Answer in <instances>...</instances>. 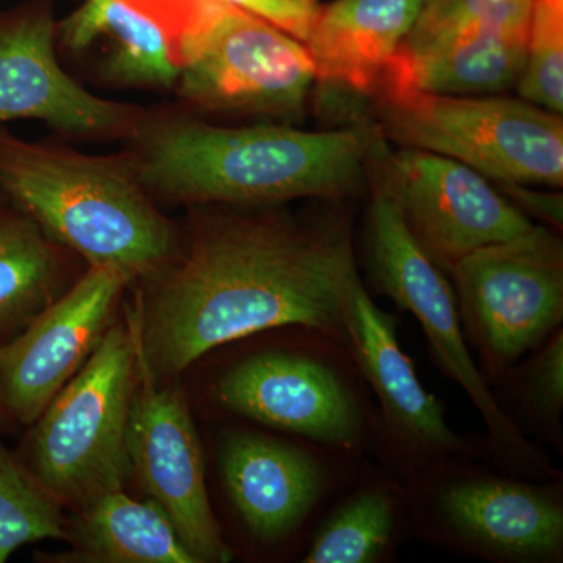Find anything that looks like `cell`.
Segmentation results:
<instances>
[{
    "label": "cell",
    "mask_w": 563,
    "mask_h": 563,
    "mask_svg": "<svg viewBox=\"0 0 563 563\" xmlns=\"http://www.w3.org/2000/svg\"><path fill=\"white\" fill-rule=\"evenodd\" d=\"M358 276L344 218H218L136 320L140 361L154 377L172 376L214 347L287 325L344 344V302Z\"/></svg>",
    "instance_id": "cell-1"
},
{
    "label": "cell",
    "mask_w": 563,
    "mask_h": 563,
    "mask_svg": "<svg viewBox=\"0 0 563 563\" xmlns=\"http://www.w3.org/2000/svg\"><path fill=\"white\" fill-rule=\"evenodd\" d=\"M377 140L365 128L307 132L174 121L147 135L133 172L140 184L181 202L333 201L361 187Z\"/></svg>",
    "instance_id": "cell-2"
},
{
    "label": "cell",
    "mask_w": 563,
    "mask_h": 563,
    "mask_svg": "<svg viewBox=\"0 0 563 563\" xmlns=\"http://www.w3.org/2000/svg\"><path fill=\"white\" fill-rule=\"evenodd\" d=\"M0 191L90 266L132 277L168 261L174 235L128 168L107 158L51 150L0 129Z\"/></svg>",
    "instance_id": "cell-3"
},
{
    "label": "cell",
    "mask_w": 563,
    "mask_h": 563,
    "mask_svg": "<svg viewBox=\"0 0 563 563\" xmlns=\"http://www.w3.org/2000/svg\"><path fill=\"white\" fill-rule=\"evenodd\" d=\"M374 101L380 135L398 146L454 158L493 184L563 185L561 114L498 95L379 90Z\"/></svg>",
    "instance_id": "cell-4"
},
{
    "label": "cell",
    "mask_w": 563,
    "mask_h": 563,
    "mask_svg": "<svg viewBox=\"0 0 563 563\" xmlns=\"http://www.w3.org/2000/svg\"><path fill=\"white\" fill-rule=\"evenodd\" d=\"M139 377L135 325H109L79 372L35 421L32 472L62 504L80 507L132 476L128 424Z\"/></svg>",
    "instance_id": "cell-5"
},
{
    "label": "cell",
    "mask_w": 563,
    "mask_h": 563,
    "mask_svg": "<svg viewBox=\"0 0 563 563\" xmlns=\"http://www.w3.org/2000/svg\"><path fill=\"white\" fill-rule=\"evenodd\" d=\"M365 244L374 287L420 322L433 362L448 379L466 393L487 426L488 443L495 457L514 476L555 479L558 474L550 462L544 461L503 409L472 357L453 285L413 239L398 206L377 179L373 181Z\"/></svg>",
    "instance_id": "cell-6"
},
{
    "label": "cell",
    "mask_w": 563,
    "mask_h": 563,
    "mask_svg": "<svg viewBox=\"0 0 563 563\" xmlns=\"http://www.w3.org/2000/svg\"><path fill=\"white\" fill-rule=\"evenodd\" d=\"M410 485L418 528L433 543L492 562L562 561L558 479L503 476L451 459L417 470Z\"/></svg>",
    "instance_id": "cell-7"
},
{
    "label": "cell",
    "mask_w": 563,
    "mask_h": 563,
    "mask_svg": "<svg viewBox=\"0 0 563 563\" xmlns=\"http://www.w3.org/2000/svg\"><path fill=\"white\" fill-rule=\"evenodd\" d=\"M450 274L463 333L488 384L562 328L563 243L548 225L474 251Z\"/></svg>",
    "instance_id": "cell-8"
},
{
    "label": "cell",
    "mask_w": 563,
    "mask_h": 563,
    "mask_svg": "<svg viewBox=\"0 0 563 563\" xmlns=\"http://www.w3.org/2000/svg\"><path fill=\"white\" fill-rule=\"evenodd\" d=\"M177 66L184 98L225 113L296 120L317 85L302 41L225 0L181 47Z\"/></svg>",
    "instance_id": "cell-9"
},
{
    "label": "cell",
    "mask_w": 563,
    "mask_h": 563,
    "mask_svg": "<svg viewBox=\"0 0 563 563\" xmlns=\"http://www.w3.org/2000/svg\"><path fill=\"white\" fill-rule=\"evenodd\" d=\"M372 163L407 229L443 272L533 225L488 177L454 158L412 147L391 152L379 136Z\"/></svg>",
    "instance_id": "cell-10"
},
{
    "label": "cell",
    "mask_w": 563,
    "mask_h": 563,
    "mask_svg": "<svg viewBox=\"0 0 563 563\" xmlns=\"http://www.w3.org/2000/svg\"><path fill=\"white\" fill-rule=\"evenodd\" d=\"M214 398L229 412L335 450H358L372 432L355 385L320 351L250 355L222 374Z\"/></svg>",
    "instance_id": "cell-11"
},
{
    "label": "cell",
    "mask_w": 563,
    "mask_h": 563,
    "mask_svg": "<svg viewBox=\"0 0 563 563\" xmlns=\"http://www.w3.org/2000/svg\"><path fill=\"white\" fill-rule=\"evenodd\" d=\"M128 424L132 476L172 521L196 562L224 563L232 551L211 510L198 431L184 396L158 388L140 361Z\"/></svg>",
    "instance_id": "cell-12"
},
{
    "label": "cell",
    "mask_w": 563,
    "mask_h": 563,
    "mask_svg": "<svg viewBox=\"0 0 563 563\" xmlns=\"http://www.w3.org/2000/svg\"><path fill=\"white\" fill-rule=\"evenodd\" d=\"M131 274L90 266L63 298L47 303L25 331L0 347V401L14 420L33 424L73 379L109 329Z\"/></svg>",
    "instance_id": "cell-13"
},
{
    "label": "cell",
    "mask_w": 563,
    "mask_h": 563,
    "mask_svg": "<svg viewBox=\"0 0 563 563\" xmlns=\"http://www.w3.org/2000/svg\"><path fill=\"white\" fill-rule=\"evenodd\" d=\"M343 329L344 346L379 401L383 428L415 472L472 453V444L448 424L443 404L426 390L402 351L396 318L377 307L361 276L347 291Z\"/></svg>",
    "instance_id": "cell-14"
},
{
    "label": "cell",
    "mask_w": 563,
    "mask_h": 563,
    "mask_svg": "<svg viewBox=\"0 0 563 563\" xmlns=\"http://www.w3.org/2000/svg\"><path fill=\"white\" fill-rule=\"evenodd\" d=\"M54 35L46 3H24L0 14V124L40 120L88 135L131 128L129 107L91 95L62 69Z\"/></svg>",
    "instance_id": "cell-15"
},
{
    "label": "cell",
    "mask_w": 563,
    "mask_h": 563,
    "mask_svg": "<svg viewBox=\"0 0 563 563\" xmlns=\"http://www.w3.org/2000/svg\"><path fill=\"white\" fill-rule=\"evenodd\" d=\"M221 474L247 531L268 543L295 532L328 488L320 459L261 433H232L225 440Z\"/></svg>",
    "instance_id": "cell-16"
},
{
    "label": "cell",
    "mask_w": 563,
    "mask_h": 563,
    "mask_svg": "<svg viewBox=\"0 0 563 563\" xmlns=\"http://www.w3.org/2000/svg\"><path fill=\"white\" fill-rule=\"evenodd\" d=\"M422 0H335L321 7L307 40L317 84L350 99L374 98Z\"/></svg>",
    "instance_id": "cell-17"
},
{
    "label": "cell",
    "mask_w": 563,
    "mask_h": 563,
    "mask_svg": "<svg viewBox=\"0 0 563 563\" xmlns=\"http://www.w3.org/2000/svg\"><path fill=\"white\" fill-rule=\"evenodd\" d=\"M528 36L466 31L402 43L379 90L440 96L501 95L517 87L525 68Z\"/></svg>",
    "instance_id": "cell-18"
},
{
    "label": "cell",
    "mask_w": 563,
    "mask_h": 563,
    "mask_svg": "<svg viewBox=\"0 0 563 563\" xmlns=\"http://www.w3.org/2000/svg\"><path fill=\"white\" fill-rule=\"evenodd\" d=\"M66 533L73 551L63 561L198 563L157 504L129 498L122 488L80 506Z\"/></svg>",
    "instance_id": "cell-19"
},
{
    "label": "cell",
    "mask_w": 563,
    "mask_h": 563,
    "mask_svg": "<svg viewBox=\"0 0 563 563\" xmlns=\"http://www.w3.org/2000/svg\"><path fill=\"white\" fill-rule=\"evenodd\" d=\"M62 38L73 51L109 38L107 74L117 81L169 87L179 79L165 33L121 0H87L62 24Z\"/></svg>",
    "instance_id": "cell-20"
},
{
    "label": "cell",
    "mask_w": 563,
    "mask_h": 563,
    "mask_svg": "<svg viewBox=\"0 0 563 563\" xmlns=\"http://www.w3.org/2000/svg\"><path fill=\"white\" fill-rule=\"evenodd\" d=\"M401 498L383 483L362 485L322 523L306 563H377L395 551Z\"/></svg>",
    "instance_id": "cell-21"
},
{
    "label": "cell",
    "mask_w": 563,
    "mask_h": 563,
    "mask_svg": "<svg viewBox=\"0 0 563 563\" xmlns=\"http://www.w3.org/2000/svg\"><path fill=\"white\" fill-rule=\"evenodd\" d=\"M57 257L38 224L2 192L0 329L24 324L49 303Z\"/></svg>",
    "instance_id": "cell-22"
},
{
    "label": "cell",
    "mask_w": 563,
    "mask_h": 563,
    "mask_svg": "<svg viewBox=\"0 0 563 563\" xmlns=\"http://www.w3.org/2000/svg\"><path fill=\"white\" fill-rule=\"evenodd\" d=\"M63 504L0 443V563L46 539H68Z\"/></svg>",
    "instance_id": "cell-23"
},
{
    "label": "cell",
    "mask_w": 563,
    "mask_h": 563,
    "mask_svg": "<svg viewBox=\"0 0 563 563\" xmlns=\"http://www.w3.org/2000/svg\"><path fill=\"white\" fill-rule=\"evenodd\" d=\"M523 363H517L499 387L509 406L520 413L526 428L540 440L562 453L563 431V332L551 333L531 351Z\"/></svg>",
    "instance_id": "cell-24"
},
{
    "label": "cell",
    "mask_w": 563,
    "mask_h": 563,
    "mask_svg": "<svg viewBox=\"0 0 563 563\" xmlns=\"http://www.w3.org/2000/svg\"><path fill=\"white\" fill-rule=\"evenodd\" d=\"M517 90L525 101L562 117L563 0L533 2L525 68Z\"/></svg>",
    "instance_id": "cell-25"
},
{
    "label": "cell",
    "mask_w": 563,
    "mask_h": 563,
    "mask_svg": "<svg viewBox=\"0 0 563 563\" xmlns=\"http://www.w3.org/2000/svg\"><path fill=\"white\" fill-rule=\"evenodd\" d=\"M536 0H429L404 43L466 31L529 35Z\"/></svg>",
    "instance_id": "cell-26"
},
{
    "label": "cell",
    "mask_w": 563,
    "mask_h": 563,
    "mask_svg": "<svg viewBox=\"0 0 563 563\" xmlns=\"http://www.w3.org/2000/svg\"><path fill=\"white\" fill-rule=\"evenodd\" d=\"M121 2L139 11L165 33L177 65L181 47L201 31L221 0H121Z\"/></svg>",
    "instance_id": "cell-27"
},
{
    "label": "cell",
    "mask_w": 563,
    "mask_h": 563,
    "mask_svg": "<svg viewBox=\"0 0 563 563\" xmlns=\"http://www.w3.org/2000/svg\"><path fill=\"white\" fill-rule=\"evenodd\" d=\"M232 5L250 11L292 38L306 41L312 31L320 0H225Z\"/></svg>",
    "instance_id": "cell-28"
},
{
    "label": "cell",
    "mask_w": 563,
    "mask_h": 563,
    "mask_svg": "<svg viewBox=\"0 0 563 563\" xmlns=\"http://www.w3.org/2000/svg\"><path fill=\"white\" fill-rule=\"evenodd\" d=\"M526 217H533L554 231L563 228V195L561 191H540L521 184H495Z\"/></svg>",
    "instance_id": "cell-29"
},
{
    "label": "cell",
    "mask_w": 563,
    "mask_h": 563,
    "mask_svg": "<svg viewBox=\"0 0 563 563\" xmlns=\"http://www.w3.org/2000/svg\"><path fill=\"white\" fill-rule=\"evenodd\" d=\"M3 415H5V410H3L2 401H0V422L3 421Z\"/></svg>",
    "instance_id": "cell-30"
},
{
    "label": "cell",
    "mask_w": 563,
    "mask_h": 563,
    "mask_svg": "<svg viewBox=\"0 0 563 563\" xmlns=\"http://www.w3.org/2000/svg\"><path fill=\"white\" fill-rule=\"evenodd\" d=\"M422 2H424V3H426V2H429V0H422Z\"/></svg>",
    "instance_id": "cell-31"
}]
</instances>
